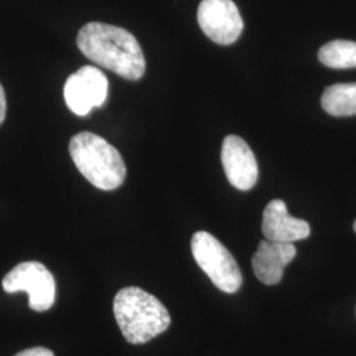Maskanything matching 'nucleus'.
<instances>
[{"instance_id": "1", "label": "nucleus", "mask_w": 356, "mask_h": 356, "mask_svg": "<svg viewBox=\"0 0 356 356\" xmlns=\"http://www.w3.org/2000/svg\"><path fill=\"white\" fill-rule=\"evenodd\" d=\"M76 45L90 61L122 78L138 81L145 73V58L140 44L124 28L89 23L78 32Z\"/></svg>"}, {"instance_id": "2", "label": "nucleus", "mask_w": 356, "mask_h": 356, "mask_svg": "<svg viewBox=\"0 0 356 356\" xmlns=\"http://www.w3.org/2000/svg\"><path fill=\"white\" fill-rule=\"evenodd\" d=\"M115 319L128 343L149 342L170 326V314L151 293L138 286H128L116 293Z\"/></svg>"}, {"instance_id": "3", "label": "nucleus", "mask_w": 356, "mask_h": 356, "mask_svg": "<svg viewBox=\"0 0 356 356\" xmlns=\"http://www.w3.org/2000/svg\"><path fill=\"white\" fill-rule=\"evenodd\" d=\"M69 152L81 175L101 191L118 189L126 179L127 168L119 151L92 132H79L69 144Z\"/></svg>"}, {"instance_id": "4", "label": "nucleus", "mask_w": 356, "mask_h": 356, "mask_svg": "<svg viewBox=\"0 0 356 356\" xmlns=\"http://www.w3.org/2000/svg\"><path fill=\"white\" fill-rule=\"evenodd\" d=\"M191 254L198 267L222 292L236 293L242 286L241 268L229 250L206 231H198L191 238Z\"/></svg>"}, {"instance_id": "5", "label": "nucleus", "mask_w": 356, "mask_h": 356, "mask_svg": "<svg viewBox=\"0 0 356 356\" xmlns=\"http://www.w3.org/2000/svg\"><path fill=\"white\" fill-rule=\"evenodd\" d=\"M7 293L26 292L29 307L35 312L49 310L56 300V282L48 268L38 261H24L11 269L3 279Z\"/></svg>"}, {"instance_id": "6", "label": "nucleus", "mask_w": 356, "mask_h": 356, "mask_svg": "<svg viewBox=\"0 0 356 356\" xmlns=\"http://www.w3.org/2000/svg\"><path fill=\"white\" fill-rule=\"evenodd\" d=\"M197 17L204 35L219 45H231L242 35L244 23L232 0H202Z\"/></svg>"}, {"instance_id": "7", "label": "nucleus", "mask_w": 356, "mask_h": 356, "mask_svg": "<svg viewBox=\"0 0 356 356\" xmlns=\"http://www.w3.org/2000/svg\"><path fill=\"white\" fill-rule=\"evenodd\" d=\"M108 81L99 69L82 66L66 79L65 102L70 111L79 116L89 114L94 107H101L107 99Z\"/></svg>"}, {"instance_id": "8", "label": "nucleus", "mask_w": 356, "mask_h": 356, "mask_svg": "<svg viewBox=\"0 0 356 356\" xmlns=\"http://www.w3.org/2000/svg\"><path fill=\"white\" fill-rule=\"evenodd\" d=\"M222 164L229 184L239 191L252 189L259 177L257 161L250 145L236 135L222 144Z\"/></svg>"}, {"instance_id": "9", "label": "nucleus", "mask_w": 356, "mask_h": 356, "mask_svg": "<svg viewBox=\"0 0 356 356\" xmlns=\"http://www.w3.org/2000/svg\"><path fill=\"white\" fill-rule=\"evenodd\" d=\"M261 231L268 241L294 243L310 235V226L304 219L291 216L284 201L273 200L263 211Z\"/></svg>"}, {"instance_id": "10", "label": "nucleus", "mask_w": 356, "mask_h": 356, "mask_svg": "<svg viewBox=\"0 0 356 356\" xmlns=\"http://www.w3.org/2000/svg\"><path fill=\"white\" fill-rule=\"evenodd\" d=\"M297 254L293 243L261 241L252 257V269L259 280L266 285H277L284 269Z\"/></svg>"}, {"instance_id": "11", "label": "nucleus", "mask_w": 356, "mask_h": 356, "mask_svg": "<svg viewBox=\"0 0 356 356\" xmlns=\"http://www.w3.org/2000/svg\"><path fill=\"white\" fill-rule=\"evenodd\" d=\"M322 108L332 116L356 115L355 83H338L323 91L321 98Z\"/></svg>"}, {"instance_id": "12", "label": "nucleus", "mask_w": 356, "mask_h": 356, "mask_svg": "<svg viewBox=\"0 0 356 356\" xmlns=\"http://www.w3.org/2000/svg\"><path fill=\"white\" fill-rule=\"evenodd\" d=\"M321 64L331 69L356 67V42L347 40H334L325 44L318 51Z\"/></svg>"}, {"instance_id": "13", "label": "nucleus", "mask_w": 356, "mask_h": 356, "mask_svg": "<svg viewBox=\"0 0 356 356\" xmlns=\"http://www.w3.org/2000/svg\"><path fill=\"white\" fill-rule=\"evenodd\" d=\"M15 356H54L49 348L45 347H33V348H26L24 351L16 354Z\"/></svg>"}, {"instance_id": "14", "label": "nucleus", "mask_w": 356, "mask_h": 356, "mask_svg": "<svg viewBox=\"0 0 356 356\" xmlns=\"http://www.w3.org/2000/svg\"><path fill=\"white\" fill-rule=\"evenodd\" d=\"M6 113H7V99H6L4 89H3V86L0 83V124L4 122Z\"/></svg>"}, {"instance_id": "15", "label": "nucleus", "mask_w": 356, "mask_h": 356, "mask_svg": "<svg viewBox=\"0 0 356 356\" xmlns=\"http://www.w3.org/2000/svg\"><path fill=\"white\" fill-rule=\"evenodd\" d=\"M354 229H355V232H356V220H355V223H354Z\"/></svg>"}]
</instances>
